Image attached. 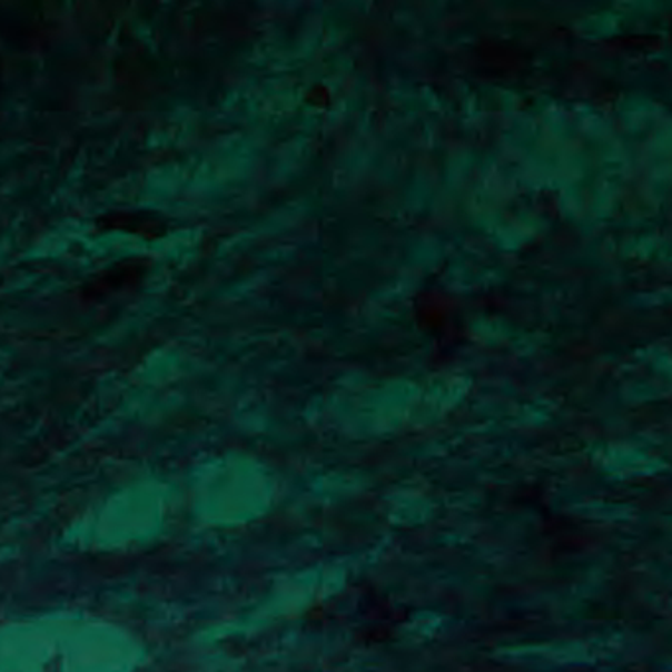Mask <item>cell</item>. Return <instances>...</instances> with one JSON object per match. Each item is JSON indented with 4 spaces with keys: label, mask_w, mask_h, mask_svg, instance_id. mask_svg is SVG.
<instances>
[{
    "label": "cell",
    "mask_w": 672,
    "mask_h": 672,
    "mask_svg": "<svg viewBox=\"0 0 672 672\" xmlns=\"http://www.w3.org/2000/svg\"><path fill=\"white\" fill-rule=\"evenodd\" d=\"M150 273V259L129 257L117 260L111 267L99 270L81 286V298L86 303H99L112 294L127 293L138 288Z\"/></svg>",
    "instance_id": "6da1fadb"
},
{
    "label": "cell",
    "mask_w": 672,
    "mask_h": 672,
    "mask_svg": "<svg viewBox=\"0 0 672 672\" xmlns=\"http://www.w3.org/2000/svg\"><path fill=\"white\" fill-rule=\"evenodd\" d=\"M96 227L103 234H129L156 241L170 231V219L150 209H112L96 219Z\"/></svg>",
    "instance_id": "7a4b0ae2"
},
{
    "label": "cell",
    "mask_w": 672,
    "mask_h": 672,
    "mask_svg": "<svg viewBox=\"0 0 672 672\" xmlns=\"http://www.w3.org/2000/svg\"><path fill=\"white\" fill-rule=\"evenodd\" d=\"M0 89H2V61H0Z\"/></svg>",
    "instance_id": "3957f363"
}]
</instances>
